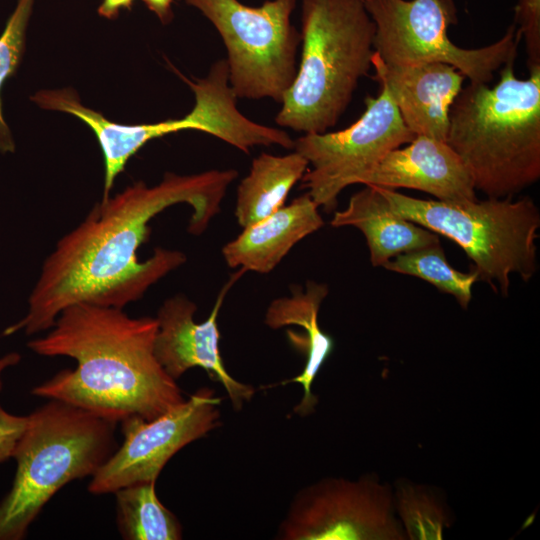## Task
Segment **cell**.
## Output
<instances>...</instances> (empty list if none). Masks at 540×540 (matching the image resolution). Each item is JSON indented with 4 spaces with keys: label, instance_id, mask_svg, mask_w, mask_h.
Wrapping results in <instances>:
<instances>
[{
    "label": "cell",
    "instance_id": "6da1fadb",
    "mask_svg": "<svg viewBox=\"0 0 540 540\" xmlns=\"http://www.w3.org/2000/svg\"><path fill=\"white\" fill-rule=\"evenodd\" d=\"M237 176L234 169L191 175L168 172L157 185L138 181L114 197L101 199L45 259L27 314L3 335L47 330L73 304L123 309L140 299L151 285L186 261L184 253L161 247L145 261L139 260L137 252L148 239L150 220L170 206L187 203L193 208L188 231L203 233Z\"/></svg>",
    "mask_w": 540,
    "mask_h": 540
},
{
    "label": "cell",
    "instance_id": "7a4b0ae2",
    "mask_svg": "<svg viewBox=\"0 0 540 540\" xmlns=\"http://www.w3.org/2000/svg\"><path fill=\"white\" fill-rule=\"evenodd\" d=\"M158 322L132 318L121 308L87 303L60 312L51 331L27 346L43 356L77 362L36 386L32 394L57 399L121 422L130 416L154 419L185 398L154 353Z\"/></svg>",
    "mask_w": 540,
    "mask_h": 540
},
{
    "label": "cell",
    "instance_id": "3957f363",
    "mask_svg": "<svg viewBox=\"0 0 540 540\" xmlns=\"http://www.w3.org/2000/svg\"><path fill=\"white\" fill-rule=\"evenodd\" d=\"M514 62L493 87L470 82L449 110L446 142L488 198L513 197L540 178V66L519 79Z\"/></svg>",
    "mask_w": 540,
    "mask_h": 540
},
{
    "label": "cell",
    "instance_id": "277c9868",
    "mask_svg": "<svg viewBox=\"0 0 540 540\" xmlns=\"http://www.w3.org/2000/svg\"><path fill=\"white\" fill-rule=\"evenodd\" d=\"M301 59L275 116L304 134L334 127L372 68L375 25L364 0H302Z\"/></svg>",
    "mask_w": 540,
    "mask_h": 540
},
{
    "label": "cell",
    "instance_id": "5b68a950",
    "mask_svg": "<svg viewBox=\"0 0 540 540\" xmlns=\"http://www.w3.org/2000/svg\"><path fill=\"white\" fill-rule=\"evenodd\" d=\"M117 422L57 399L27 416L12 457L17 468L0 501V540H21L67 483L93 476L113 454Z\"/></svg>",
    "mask_w": 540,
    "mask_h": 540
},
{
    "label": "cell",
    "instance_id": "8992f818",
    "mask_svg": "<svg viewBox=\"0 0 540 540\" xmlns=\"http://www.w3.org/2000/svg\"><path fill=\"white\" fill-rule=\"evenodd\" d=\"M378 188L397 214L457 243L495 292L506 296L512 275L525 282L535 275L540 212L530 197L449 202Z\"/></svg>",
    "mask_w": 540,
    "mask_h": 540
},
{
    "label": "cell",
    "instance_id": "52a82bcc",
    "mask_svg": "<svg viewBox=\"0 0 540 540\" xmlns=\"http://www.w3.org/2000/svg\"><path fill=\"white\" fill-rule=\"evenodd\" d=\"M179 76L194 93V107L181 118L157 123L127 125L113 122L83 105L71 88L41 90L31 96V100L42 109L61 111L79 118L94 132L104 157V200L110 196L114 180L125 169L128 160L155 138L182 130H197L245 153L263 143L265 127L239 111L238 98L229 85L224 59L216 61L204 78L191 80L182 74Z\"/></svg>",
    "mask_w": 540,
    "mask_h": 540
},
{
    "label": "cell",
    "instance_id": "ba28073f",
    "mask_svg": "<svg viewBox=\"0 0 540 540\" xmlns=\"http://www.w3.org/2000/svg\"><path fill=\"white\" fill-rule=\"evenodd\" d=\"M217 29L227 50L228 82L237 98L282 103L297 73L301 33L291 23L296 0L251 7L238 0H184Z\"/></svg>",
    "mask_w": 540,
    "mask_h": 540
},
{
    "label": "cell",
    "instance_id": "9c48e42d",
    "mask_svg": "<svg viewBox=\"0 0 540 540\" xmlns=\"http://www.w3.org/2000/svg\"><path fill=\"white\" fill-rule=\"evenodd\" d=\"M375 25L374 51L390 65L439 62L458 69L471 83L489 84L515 61L522 39L515 24L496 42L475 49L453 43L448 27L457 21L452 0H364Z\"/></svg>",
    "mask_w": 540,
    "mask_h": 540
},
{
    "label": "cell",
    "instance_id": "30bf717a",
    "mask_svg": "<svg viewBox=\"0 0 540 540\" xmlns=\"http://www.w3.org/2000/svg\"><path fill=\"white\" fill-rule=\"evenodd\" d=\"M365 104L362 116L346 129L294 140V150L312 167L303 175L302 185L326 212L336 208L343 189L359 184L387 153L416 136L384 87L377 97H367Z\"/></svg>",
    "mask_w": 540,
    "mask_h": 540
},
{
    "label": "cell",
    "instance_id": "8fae6325",
    "mask_svg": "<svg viewBox=\"0 0 540 540\" xmlns=\"http://www.w3.org/2000/svg\"><path fill=\"white\" fill-rule=\"evenodd\" d=\"M283 540H404L392 488L376 475L325 478L293 498L277 537Z\"/></svg>",
    "mask_w": 540,
    "mask_h": 540
},
{
    "label": "cell",
    "instance_id": "7c38bea8",
    "mask_svg": "<svg viewBox=\"0 0 540 540\" xmlns=\"http://www.w3.org/2000/svg\"><path fill=\"white\" fill-rule=\"evenodd\" d=\"M220 403L213 389L202 387L154 419H123L122 445L92 476L89 492L114 493L131 484L156 481L175 453L220 426Z\"/></svg>",
    "mask_w": 540,
    "mask_h": 540
},
{
    "label": "cell",
    "instance_id": "4fadbf2b",
    "mask_svg": "<svg viewBox=\"0 0 540 540\" xmlns=\"http://www.w3.org/2000/svg\"><path fill=\"white\" fill-rule=\"evenodd\" d=\"M243 272L240 269L224 285L209 317L202 323L194 321L197 307L185 296L176 295L164 301L156 317L154 343L155 356L169 376L177 380L191 368L204 369L211 379L222 384L237 411L252 399L255 389L227 372L219 350L217 317L225 294Z\"/></svg>",
    "mask_w": 540,
    "mask_h": 540
},
{
    "label": "cell",
    "instance_id": "5bb4252c",
    "mask_svg": "<svg viewBox=\"0 0 540 540\" xmlns=\"http://www.w3.org/2000/svg\"><path fill=\"white\" fill-rule=\"evenodd\" d=\"M372 68L413 134L446 141L449 110L466 78L458 69L439 62L390 65L375 51Z\"/></svg>",
    "mask_w": 540,
    "mask_h": 540
},
{
    "label": "cell",
    "instance_id": "9a60e30c",
    "mask_svg": "<svg viewBox=\"0 0 540 540\" xmlns=\"http://www.w3.org/2000/svg\"><path fill=\"white\" fill-rule=\"evenodd\" d=\"M359 184L426 192L437 200H477L472 176L446 141L417 135L405 147L387 153Z\"/></svg>",
    "mask_w": 540,
    "mask_h": 540
},
{
    "label": "cell",
    "instance_id": "2e32d148",
    "mask_svg": "<svg viewBox=\"0 0 540 540\" xmlns=\"http://www.w3.org/2000/svg\"><path fill=\"white\" fill-rule=\"evenodd\" d=\"M324 225L318 205L305 193L270 216L244 228L222 248L231 268L271 272L292 247Z\"/></svg>",
    "mask_w": 540,
    "mask_h": 540
},
{
    "label": "cell",
    "instance_id": "e0dca14e",
    "mask_svg": "<svg viewBox=\"0 0 540 540\" xmlns=\"http://www.w3.org/2000/svg\"><path fill=\"white\" fill-rule=\"evenodd\" d=\"M291 296L273 300L267 308L264 322L271 329L298 325L305 330L304 335L288 331L290 342L298 350L303 351L306 362L303 371L294 378L281 384L298 383L303 387L301 401L293 412L305 417L314 411L317 397L312 393V384L322 365L334 348L330 335L323 332L318 323V313L322 301L328 295L326 284L308 281L306 290L291 286Z\"/></svg>",
    "mask_w": 540,
    "mask_h": 540
},
{
    "label": "cell",
    "instance_id": "ac0fdd59",
    "mask_svg": "<svg viewBox=\"0 0 540 540\" xmlns=\"http://www.w3.org/2000/svg\"><path fill=\"white\" fill-rule=\"evenodd\" d=\"M330 224L359 229L373 266H383L400 253L440 243L434 232L397 214L379 188L372 185L353 194L345 209L335 211Z\"/></svg>",
    "mask_w": 540,
    "mask_h": 540
},
{
    "label": "cell",
    "instance_id": "d6986e66",
    "mask_svg": "<svg viewBox=\"0 0 540 540\" xmlns=\"http://www.w3.org/2000/svg\"><path fill=\"white\" fill-rule=\"evenodd\" d=\"M309 166L297 151L286 155L261 153L237 188L235 216L246 228L279 210Z\"/></svg>",
    "mask_w": 540,
    "mask_h": 540
},
{
    "label": "cell",
    "instance_id": "ffe728a7",
    "mask_svg": "<svg viewBox=\"0 0 540 540\" xmlns=\"http://www.w3.org/2000/svg\"><path fill=\"white\" fill-rule=\"evenodd\" d=\"M155 483H135L114 492L117 524L123 539H182V526L157 497Z\"/></svg>",
    "mask_w": 540,
    "mask_h": 540
},
{
    "label": "cell",
    "instance_id": "44dd1931",
    "mask_svg": "<svg viewBox=\"0 0 540 540\" xmlns=\"http://www.w3.org/2000/svg\"><path fill=\"white\" fill-rule=\"evenodd\" d=\"M385 269L415 276L452 295L466 309L472 299V287L478 281L475 271L463 273L446 259L441 244L400 253L386 262Z\"/></svg>",
    "mask_w": 540,
    "mask_h": 540
},
{
    "label": "cell",
    "instance_id": "7402d4cb",
    "mask_svg": "<svg viewBox=\"0 0 540 540\" xmlns=\"http://www.w3.org/2000/svg\"><path fill=\"white\" fill-rule=\"evenodd\" d=\"M395 511L410 540H441L451 518L440 496L425 485L397 480L393 492Z\"/></svg>",
    "mask_w": 540,
    "mask_h": 540
},
{
    "label": "cell",
    "instance_id": "603a6c76",
    "mask_svg": "<svg viewBox=\"0 0 540 540\" xmlns=\"http://www.w3.org/2000/svg\"><path fill=\"white\" fill-rule=\"evenodd\" d=\"M35 0H18L0 35V152H14L15 143L2 109L1 89L17 70Z\"/></svg>",
    "mask_w": 540,
    "mask_h": 540
},
{
    "label": "cell",
    "instance_id": "cb8c5ba5",
    "mask_svg": "<svg viewBox=\"0 0 540 540\" xmlns=\"http://www.w3.org/2000/svg\"><path fill=\"white\" fill-rule=\"evenodd\" d=\"M513 24L524 39L528 69L540 66V0H518Z\"/></svg>",
    "mask_w": 540,
    "mask_h": 540
},
{
    "label": "cell",
    "instance_id": "d4e9b609",
    "mask_svg": "<svg viewBox=\"0 0 540 540\" xmlns=\"http://www.w3.org/2000/svg\"><path fill=\"white\" fill-rule=\"evenodd\" d=\"M26 424L27 416L13 415L0 407V464L12 457Z\"/></svg>",
    "mask_w": 540,
    "mask_h": 540
},
{
    "label": "cell",
    "instance_id": "484cf974",
    "mask_svg": "<svg viewBox=\"0 0 540 540\" xmlns=\"http://www.w3.org/2000/svg\"><path fill=\"white\" fill-rule=\"evenodd\" d=\"M134 0H103L98 7V14L106 19L118 17L121 9H131Z\"/></svg>",
    "mask_w": 540,
    "mask_h": 540
},
{
    "label": "cell",
    "instance_id": "4316f807",
    "mask_svg": "<svg viewBox=\"0 0 540 540\" xmlns=\"http://www.w3.org/2000/svg\"><path fill=\"white\" fill-rule=\"evenodd\" d=\"M147 8L152 11L163 23H169L173 18V0H142Z\"/></svg>",
    "mask_w": 540,
    "mask_h": 540
},
{
    "label": "cell",
    "instance_id": "83f0119b",
    "mask_svg": "<svg viewBox=\"0 0 540 540\" xmlns=\"http://www.w3.org/2000/svg\"><path fill=\"white\" fill-rule=\"evenodd\" d=\"M21 359V356L18 353H9L3 357L0 358V392L2 390V380H1V374L2 372L10 367L16 365Z\"/></svg>",
    "mask_w": 540,
    "mask_h": 540
}]
</instances>
